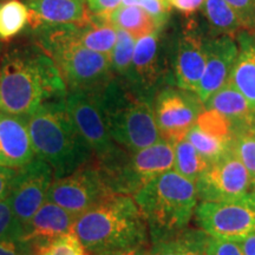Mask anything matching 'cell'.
<instances>
[{"mask_svg": "<svg viewBox=\"0 0 255 255\" xmlns=\"http://www.w3.org/2000/svg\"><path fill=\"white\" fill-rule=\"evenodd\" d=\"M64 79L47 51L33 37L2 47L0 114L27 120L45 102L64 100Z\"/></svg>", "mask_w": 255, "mask_h": 255, "instance_id": "obj_1", "label": "cell"}, {"mask_svg": "<svg viewBox=\"0 0 255 255\" xmlns=\"http://www.w3.org/2000/svg\"><path fill=\"white\" fill-rule=\"evenodd\" d=\"M73 232L88 255H109L148 246V223L135 199L114 193L75 221Z\"/></svg>", "mask_w": 255, "mask_h": 255, "instance_id": "obj_2", "label": "cell"}, {"mask_svg": "<svg viewBox=\"0 0 255 255\" xmlns=\"http://www.w3.org/2000/svg\"><path fill=\"white\" fill-rule=\"evenodd\" d=\"M37 158L50 165L53 177L75 173L96 161L65 108V98L45 102L27 119Z\"/></svg>", "mask_w": 255, "mask_h": 255, "instance_id": "obj_3", "label": "cell"}, {"mask_svg": "<svg viewBox=\"0 0 255 255\" xmlns=\"http://www.w3.org/2000/svg\"><path fill=\"white\" fill-rule=\"evenodd\" d=\"M76 25L43 24L33 38L56 63L68 91L100 94L115 77L110 58L83 46L75 34Z\"/></svg>", "mask_w": 255, "mask_h": 255, "instance_id": "obj_4", "label": "cell"}, {"mask_svg": "<svg viewBox=\"0 0 255 255\" xmlns=\"http://www.w3.org/2000/svg\"><path fill=\"white\" fill-rule=\"evenodd\" d=\"M111 137L127 151H137L161 139L150 97L114 77L96 94Z\"/></svg>", "mask_w": 255, "mask_h": 255, "instance_id": "obj_5", "label": "cell"}, {"mask_svg": "<svg viewBox=\"0 0 255 255\" xmlns=\"http://www.w3.org/2000/svg\"><path fill=\"white\" fill-rule=\"evenodd\" d=\"M152 232H176L186 227L197 205L196 184L174 169L158 175L133 194Z\"/></svg>", "mask_w": 255, "mask_h": 255, "instance_id": "obj_6", "label": "cell"}, {"mask_svg": "<svg viewBox=\"0 0 255 255\" xmlns=\"http://www.w3.org/2000/svg\"><path fill=\"white\" fill-rule=\"evenodd\" d=\"M65 108L78 132L94 152L96 162L102 170L114 167L126 151L111 137L97 95L85 91H68Z\"/></svg>", "mask_w": 255, "mask_h": 255, "instance_id": "obj_7", "label": "cell"}, {"mask_svg": "<svg viewBox=\"0 0 255 255\" xmlns=\"http://www.w3.org/2000/svg\"><path fill=\"white\" fill-rule=\"evenodd\" d=\"M114 194L100 164L94 161L60 178H53L47 201L78 218Z\"/></svg>", "mask_w": 255, "mask_h": 255, "instance_id": "obj_8", "label": "cell"}, {"mask_svg": "<svg viewBox=\"0 0 255 255\" xmlns=\"http://www.w3.org/2000/svg\"><path fill=\"white\" fill-rule=\"evenodd\" d=\"M196 215L210 237L232 241L248 237L255 233V191L238 200L202 201Z\"/></svg>", "mask_w": 255, "mask_h": 255, "instance_id": "obj_9", "label": "cell"}, {"mask_svg": "<svg viewBox=\"0 0 255 255\" xmlns=\"http://www.w3.org/2000/svg\"><path fill=\"white\" fill-rule=\"evenodd\" d=\"M203 103L196 94L182 89H164L156 96L154 114L162 139L177 143L195 126Z\"/></svg>", "mask_w": 255, "mask_h": 255, "instance_id": "obj_10", "label": "cell"}, {"mask_svg": "<svg viewBox=\"0 0 255 255\" xmlns=\"http://www.w3.org/2000/svg\"><path fill=\"white\" fill-rule=\"evenodd\" d=\"M197 197L202 201L238 200L250 193L251 180L246 167L232 146L209 163L196 182Z\"/></svg>", "mask_w": 255, "mask_h": 255, "instance_id": "obj_11", "label": "cell"}, {"mask_svg": "<svg viewBox=\"0 0 255 255\" xmlns=\"http://www.w3.org/2000/svg\"><path fill=\"white\" fill-rule=\"evenodd\" d=\"M53 178L50 165L37 157L31 163L18 169L8 200L15 219L23 229L47 201Z\"/></svg>", "mask_w": 255, "mask_h": 255, "instance_id": "obj_12", "label": "cell"}, {"mask_svg": "<svg viewBox=\"0 0 255 255\" xmlns=\"http://www.w3.org/2000/svg\"><path fill=\"white\" fill-rule=\"evenodd\" d=\"M161 30L136 40L131 66L123 81L136 91L149 96L163 76V58L161 55ZM122 79V78H121Z\"/></svg>", "mask_w": 255, "mask_h": 255, "instance_id": "obj_13", "label": "cell"}, {"mask_svg": "<svg viewBox=\"0 0 255 255\" xmlns=\"http://www.w3.org/2000/svg\"><path fill=\"white\" fill-rule=\"evenodd\" d=\"M238 50L237 39L229 36L215 37L206 43V68L196 92L202 103L228 83Z\"/></svg>", "mask_w": 255, "mask_h": 255, "instance_id": "obj_14", "label": "cell"}, {"mask_svg": "<svg viewBox=\"0 0 255 255\" xmlns=\"http://www.w3.org/2000/svg\"><path fill=\"white\" fill-rule=\"evenodd\" d=\"M36 157L27 120L0 114V165L20 169Z\"/></svg>", "mask_w": 255, "mask_h": 255, "instance_id": "obj_15", "label": "cell"}, {"mask_svg": "<svg viewBox=\"0 0 255 255\" xmlns=\"http://www.w3.org/2000/svg\"><path fill=\"white\" fill-rule=\"evenodd\" d=\"M76 219L62 207L46 201L25 226L21 240L28 242L36 250L45 247L56 239L73 232Z\"/></svg>", "mask_w": 255, "mask_h": 255, "instance_id": "obj_16", "label": "cell"}, {"mask_svg": "<svg viewBox=\"0 0 255 255\" xmlns=\"http://www.w3.org/2000/svg\"><path fill=\"white\" fill-rule=\"evenodd\" d=\"M206 44L193 31H186L178 40L175 77L178 89L196 94L206 68Z\"/></svg>", "mask_w": 255, "mask_h": 255, "instance_id": "obj_17", "label": "cell"}, {"mask_svg": "<svg viewBox=\"0 0 255 255\" xmlns=\"http://www.w3.org/2000/svg\"><path fill=\"white\" fill-rule=\"evenodd\" d=\"M30 9L32 30L43 24L85 25L91 20L85 0H24Z\"/></svg>", "mask_w": 255, "mask_h": 255, "instance_id": "obj_18", "label": "cell"}, {"mask_svg": "<svg viewBox=\"0 0 255 255\" xmlns=\"http://www.w3.org/2000/svg\"><path fill=\"white\" fill-rule=\"evenodd\" d=\"M237 40L238 56L229 82L246 98L255 116V33L244 31Z\"/></svg>", "mask_w": 255, "mask_h": 255, "instance_id": "obj_19", "label": "cell"}, {"mask_svg": "<svg viewBox=\"0 0 255 255\" xmlns=\"http://www.w3.org/2000/svg\"><path fill=\"white\" fill-rule=\"evenodd\" d=\"M203 108L225 116L232 123L233 132L255 123V116L246 98L229 81L203 103Z\"/></svg>", "mask_w": 255, "mask_h": 255, "instance_id": "obj_20", "label": "cell"}, {"mask_svg": "<svg viewBox=\"0 0 255 255\" xmlns=\"http://www.w3.org/2000/svg\"><path fill=\"white\" fill-rule=\"evenodd\" d=\"M75 34L83 46L109 58L117 40V28L96 15H92L88 24L76 25Z\"/></svg>", "mask_w": 255, "mask_h": 255, "instance_id": "obj_21", "label": "cell"}, {"mask_svg": "<svg viewBox=\"0 0 255 255\" xmlns=\"http://www.w3.org/2000/svg\"><path fill=\"white\" fill-rule=\"evenodd\" d=\"M103 19L114 25L117 30L130 33L135 39H139L162 28L148 12L138 6H120Z\"/></svg>", "mask_w": 255, "mask_h": 255, "instance_id": "obj_22", "label": "cell"}, {"mask_svg": "<svg viewBox=\"0 0 255 255\" xmlns=\"http://www.w3.org/2000/svg\"><path fill=\"white\" fill-rule=\"evenodd\" d=\"M201 8L218 37L229 36L237 39L239 34L245 31L238 14L225 0H205Z\"/></svg>", "mask_w": 255, "mask_h": 255, "instance_id": "obj_23", "label": "cell"}, {"mask_svg": "<svg viewBox=\"0 0 255 255\" xmlns=\"http://www.w3.org/2000/svg\"><path fill=\"white\" fill-rule=\"evenodd\" d=\"M30 20V9L20 0L0 2V43H9L23 32Z\"/></svg>", "mask_w": 255, "mask_h": 255, "instance_id": "obj_24", "label": "cell"}, {"mask_svg": "<svg viewBox=\"0 0 255 255\" xmlns=\"http://www.w3.org/2000/svg\"><path fill=\"white\" fill-rule=\"evenodd\" d=\"M174 150V170L181 176L189 180L190 182L196 184L201 175L208 168L209 162L202 155L199 154L186 138L175 143Z\"/></svg>", "mask_w": 255, "mask_h": 255, "instance_id": "obj_25", "label": "cell"}, {"mask_svg": "<svg viewBox=\"0 0 255 255\" xmlns=\"http://www.w3.org/2000/svg\"><path fill=\"white\" fill-rule=\"evenodd\" d=\"M232 149L246 167L251 188L255 191V123L233 132Z\"/></svg>", "mask_w": 255, "mask_h": 255, "instance_id": "obj_26", "label": "cell"}, {"mask_svg": "<svg viewBox=\"0 0 255 255\" xmlns=\"http://www.w3.org/2000/svg\"><path fill=\"white\" fill-rule=\"evenodd\" d=\"M186 139L209 163H212V162H214L221 157L232 146V143L222 141V139L218 138V137L203 131L196 124L188 131L186 135Z\"/></svg>", "mask_w": 255, "mask_h": 255, "instance_id": "obj_27", "label": "cell"}, {"mask_svg": "<svg viewBox=\"0 0 255 255\" xmlns=\"http://www.w3.org/2000/svg\"><path fill=\"white\" fill-rule=\"evenodd\" d=\"M136 40L131 34L123 30H117V40L110 55L111 69L115 77L124 79L131 66Z\"/></svg>", "mask_w": 255, "mask_h": 255, "instance_id": "obj_28", "label": "cell"}, {"mask_svg": "<svg viewBox=\"0 0 255 255\" xmlns=\"http://www.w3.org/2000/svg\"><path fill=\"white\" fill-rule=\"evenodd\" d=\"M195 124L203 131L218 137L222 141L227 143H232L233 141L232 123L225 116L214 110L203 109Z\"/></svg>", "mask_w": 255, "mask_h": 255, "instance_id": "obj_29", "label": "cell"}, {"mask_svg": "<svg viewBox=\"0 0 255 255\" xmlns=\"http://www.w3.org/2000/svg\"><path fill=\"white\" fill-rule=\"evenodd\" d=\"M24 229L15 219L8 197L0 200V241L8 239L21 240Z\"/></svg>", "mask_w": 255, "mask_h": 255, "instance_id": "obj_30", "label": "cell"}, {"mask_svg": "<svg viewBox=\"0 0 255 255\" xmlns=\"http://www.w3.org/2000/svg\"><path fill=\"white\" fill-rule=\"evenodd\" d=\"M38 250V248H37ZM45 255H88L75 232L63 235L45 247L39 248Z\"/></svg>", "mask_w": 255, "mask_h": 255, "instance_id": "obj_31", "label": "cell"}, {"mask_svg": "<svg viewBox=\"0 0 255 255\" xmlns=\"http://www.w3.org/2000/svg\"><path fill=\"white\" fill-rule=\"evenodd\" d=\"M122 2L123 5L138 6L143 8L157 21L161 27H163L168 20L169 11L171 8L168 0H123Z\"/></svg>", "mask_w": 255, "mask_h": 255, "instance_id": "obj_32", "label": "cell"}, {"mask_svg": "<svg viewBox=\"0 0 255 255\" xmlns=\"http://www.w3.org/2000/svg\"><path fill=\"white\" fill-rule=\"evenodd\" d=\"M240 19L245 31L255 33V0H225Z\"/></svg>", "mask_w": 255, "mask_h": 255, "instance_id": "obj_33", "label": "cell"}, {"mask_svg": "<svg viewBox=\"0 0 255 255\" xmlns=\"http://www.w3.org/2000/svg\"><path fill=\"white\" fill-rule=\"evenodd\" d=\"M207 255H245L235 241L209 237L203 244Z\"/></svg>", "mask_w": 255, "mask_h": 255, "instance_id": "obj_34", "label": "cell"}, {"mask_svg": "<svg viewBox=\"0 0 255 255\" xmlns=\"http://www.w3.org/2000/svg\"><path fill=\"white\" fill-rule=\"evenodd\" d=\"M32 245L18 239L0 241V255H30Z\"/></svg>", "mask_w": 255, "mask_h": 255, "instance_id": "obj_35", "label": "cell"}, {"mask_svg": "<svg viewBox=\"0 0 255 255\" xmlns=\"http://www.w3.org/2000/svg\"><path fill=\"white\" fill-rule=\"evenodd\" d=\"M123 0H85L87 6L92 15L104 18L117 7H120Z\"/></svg>", "mask_w": 255, "mask_h": 255, "instance_id": "obj_36", "label": "cell"}, {"mask_svg": "<svg viewBox=\"0 0 255 255\" xmlns=\"http://www.w3.org/2000/svg\"><path fill=\"white\" fill-rule=\"evenodd\" d=\"M17 174L18 169L0 165V200H4L6 197H8L12 184L14 182V178L17 176Z\"/></svg>", "mask_w": 255, "mask_h": 255, "instance_id": "obj_37", "label": "cell"}, {"mask_svg": "<svg viewBox=\"0 0 255 255\" xmlns=\"http://www.w3.org/2000/svg\"><path fill=\"white\" fill-rule=\"evenodd\" d=\"M171 7H175L184 15H190L202 7L205 0H168Z\"/></svg>", "mask_w": 255, "mask_h": 255, "instance_id": "obj_38", "label": "cell"}, {"mask_svg": "<svg viewBox=\"0 0 255 255\" xmlns=\"http://www.w3.org/2000/svg\"><path fill=\"white\" fill-rule=\"evenodd\" d=\"M183 251L184 244L182 242H165L150 250L149 255H183Z\"/></svg>", "mask_w": 255, "mask_h": 255, "instance_id": "obj_39", "label": "cell"}, {"mask_svg": "<svg viewBox=\"0 0 255 255\" xmlns=\"http://www.w3.org/2000/svg\"><path fill=\"white\" fill-rule=\"evenodd\" d=\"M235 242L239 245L245 255H255V233L248 235V237L235 240Z\"/></svg>", "mask_w": 255, "mask_h": 255, "instance_id": "obj_40", "label": "cell"}, {"mask_svg": "<svg viewBox=\"0 0 255 255\" xmlns=\"http://www.w3.org/2000/svg\"><path fill=\"white\" fill-rule=\"evenodd\" d=\"M149 253H150L149 247L142 246V247L132 248V250L119 252V253H114V254H109V255H149Z\"/></svg>", "mask_w": 255, "mask_h": 255, "instance_id": "obj_41", "label": "cell"}, {"mask_svg": "<svg viewBox=\"0 0 255 255\" xmlns=\"http://www.w3.org/2000/svg\"><path fill=\"white\" fill-rule=\"evenodd\" d=\"M183 255H207L205 251V246L201 245L200 247L197 246H189V245L184 244Z\"/></svg>", "mask_w": 255, "mask_h": 255, "instance_id": "obj_42", "label": "cell"}, {"mask_svg": "<svg viewBox=\"0 0 255 255\" xmlns=\"http://www.w3.org/2000/svg\"><path fill=\"white\" fill-rule=\"evenodd\" d=\"M33 255H45L44 254V252L41 251V250H39V248H38V250H36V252H34V254Z\"/></svg>", "mask_w": 255, "mask_h": 255, "instance_id": "obj_43", "label": "cell"}, {"mask_svg": "<svg viewBox=\"0 0 255 255\" xmlns=\"http://www.w3.org/2000/svg\"><path fill=\"white\" fill-rule=\"evenodd\" d=\"M2 47H4V46H1V43H0V57H1V52H2Z\"/></svg>", "mask_w": 255, "mask_h": 255, "instance_id": "obj_44", "label": "cell"}, {"mask_svg": "<svg viewBox=\"0 0 255 255\" xmlns=\"http://www.w3.org/2000/svg\"><path fill=\"white\" fill-rule=\"evenodd\" d=\"M2 1H6V0H0V2H2Z\"/></svg>", "mask_w": 255, "mask_h": 255, "instance_id": "obj_45", "label": "cell"}]
</instances>
